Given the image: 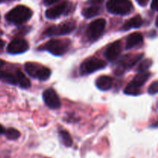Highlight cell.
Listing matches in <instances>:
<instances>
[{"mask_svg": "<svg viewBox=\"0 0 158 158\" xmlns=\"http://www.w3.org/2000/svg\"><path fill=\"white\" fill-rule=\"evenodd\" d=\"M32 15V12L30 9L25 6H17L6 14V19L9 23L20 25L28 21Z\"/></svg>", "mask_w": 158, "mask_h": 158, "instance_id": "1", "label": "cell"}, {"mask_svg": "<svg viewBox=\"0 0 158 158\" xmlns=\"http://www.w3.org/2000/svg\"><path fill=\"white\" fill-rule=\"evenodd\" d=\"M70 44L69 40H52L40 46V49L48 51L52 55L63 56L69 50Z\"/></svg>", "mask_w": 158, "mask_h": 158, "instance_id": "2", "label": "cell"}, {"mask_svg": "<svg viewBox=\"0 0 158 158\" xmlns=\"http://www.w3.org/2000/svg\"><path fill=\"white\" fill-rule=\"evenodd\" d=\"M106 9L110 13L115 15H127L131 12L133 5L130 0H109Z\"/></svg>", "mask_w": 158, "mask_h": 158, "instance_id": "3", "label": "cell"}, {"mask_svg": "<svg viewBox=\"0 0 158 158\" xmlns=\"http://www.w3.org/2000/svg\"><path fill=\"white\" fill-rule=\"evenodd\" d=\"M151 77V73L148 72L139 73L134 80L125 88L124 93L128 95H138L140 94V88L143 86Z\"/></svg>", "mask_w": 158, "mask_h": 158, "instance_id": "4", "label": "cell"}, {"mask_svg": "<svg viewBox=\"0 0 158 158\" xmlns=\"http://www.w3.org/2000/svg\"><path fill=\"white\" fill-rule=\"evenodd\" d=\"M143 57V53L135 54V55H126L120 60L118 64L117 65V67L115 69V73L117 75L120 76L121 74L124 73V72L127 69L132 68L134 65L137 64L140 60Z\"/></svg>", "mask_w": 158, "mask_h": 158, "instance_id": "5", "label": "cell"}, {"mask_svg": "<svg viewBox=\"0 0 158 158\" xmlns=\"http://www.w3.org/2000/svg\"><path fill=\"white\" fill-rule=\"evenodd\" d=\"M76 28L75 21L69 20V21L64 22L58 26H53L46 29L45 31V35L48 36H52V35H63L69 34L72 32Z\"/></svg>", "mask_w": 158, "mask_h": 158, "instance_id": "6", "label": "cell"}, {"mask_svg": "<svg viewBox=\"0 0 158 158\" xmlns=\"http://www.w3.org/2000/svg\"><path fill=\"white\" fill-rule=\"evenodd\" d=\"M106 66V63L103 60H100L95 57H91V58L87 59L80 66V73L81 74H89L95 71L99 70L105 68Z\"/></svg>", "mask_w": 158, "mask_h": 158, "instance_id": "7", "label": "cell"}, {"mask_svg": "<svg viewBox=\"0 0 158 158\" xmlns=\"http://www.w3.org/2000/svg\"><path fill=\"white\" fill-rule=\"evenodd\" d=\"M106 20L103 19H98L93 21L86 29V35L89 40H97L104 31L106 27Z\"/></svg>", "mask_w": 158, "mask_h": 158, "instance_id": "8", "label": "cell"}, {"mask_svg": "<svg viewBox=\"0 0 158 158\" xmlns=\"http://www.w3.org/2000/svg\"><path fill=\"white\" fill-rule=\"evenodd\" d=\"M43 98L46 106L50 109L56 110L61 106V102L58 94L52 88H49L43 92Z\"/></svg>", "mask_w": 158, "mask_h": 158, "instance_id": "9", "label": "cell"}, {"mask_svg": "<svg viewBox=\"0 0 158 158\" xmlns=\"http://www.w3.org/2000/svg\"><path fill=\"white\" fill-rule=\"evenodd\" d=\"M29 49V44L23 39H15L10 42L7 46V52L10 54H20L26 52Z\"/></svg>", "mask_w": 158, "mask_h": 158, "instance_id": "10", "label": "cell"}, {"mask_svg": "<svg viewBox=\"0 0 158 158\" xmlns=\"http://www.w3.org/2000/svg\"><path fill=\"white\" fill-rule=\"evenodd\" d=\"M122 51V45L120 41H116L108 46L105 51V56L109 61H114L120 55Z\"/></svg>", "mask_w": 158, "mask_h": 158, "instance_id": "11", "label": "cell"}, {"mask_svg": "<svg viewBox=\"0 0 158 158\" xmlns=\"http://www.w3.org/2000/svg\"><path fill=\"white\" fill-rule=\"evenodd\" d=\"M68 6L69 5H68L67 2H63L60 3V4L51 8V9H47L46 11V18L50 19H56L57 17H59L66 12V10L68 8Z\"/></svg>", "mask_w": 158, "mask_h": 158, "instance_id": "12", "label": "cell"}, {"mask_svg": "<svg viewBox=\"0 0 158 158\" xmlns=\"http://www.w3.org/2000/svg\"><path fill=\"white\" fill-rule=\"evenodd\" d=\"M143 35L140 32H134L129 35V36L127 39L126 49H130L135 46H139L143 43Z\"/></svg>", "mask_w": 158, "mask_h": 158, "instance_id": "13", "label": "cell"}, {"mask_svg": "<svg viewBox=\"0 0 158 158\" xmlns=\"http://www.w3.org/2000/svg\"><path fill=\"white\" fill-rule=\"evenodd\" d=\"M113 83H114V80L112 77H108V76H101L96 81V86L100 90L106 91L111 89L113 86Z\"/></svg>", "mask_w": 158, "mask_h": 158, "instance_id": "14", "label": "cell"}, {"mask_svg": "<svg viewBox=\"0 0 158 158\" xmlns=\"http://www.w3.org/2000/svg\"><path fill=\"white\" fill-rule=\"evenodd\" d=\"M143 21L142 19L141 16L137 15L131 18L128 21H127L123 24V26H122V29L123 30H129V29H132V28H139L143 25Z\"/></svg>", "mask_w": 158, "mask_h": 158, "instance_id": "15", "label": "cell"}, {"mask_svg": "<svg viewBox=\"0 0 158 158\" xmlns=\"http://www.w3.org/2000/svg\"><path fill=\"white\" fill-rule=\"evenodd\" d=\"M51 75V70L46 66H39L35 73V78H38L40 80H46L49 78Z\"/></svg>", "mask_w": 158, "mask_h": 158, "instance_id": "16", "label": "cell"}, {"mask_svg": "<svg viewBox=\"0 0 158 158\" xmlns=\"http://www.w3.org/2000/svg\"><path fill=\"white\" fill-rule=\"evenodd\" d=\"M15 76H16L17 78V83H19V85L22 88L26 89V88L30 87V80L25 76V74L23 73H22L20 70H18Z\"/></svg>", "mask_w": 158, "mask_h": 158, "instance_id": "17", "label": "cell"}, {"mask_svg": "<svg viewBox=\"0 0 158 158\" xmlns=\"http://www.w3.org/2000/svg\"><path fill=\"white\" fill-rule=\"evenodd\" d=\"M100 8L97 6H93L90 7L86 8L83 10V15L86 18L89 19L92 17L95 16V15H98L100 13Z\"/></svg>", "mask_w": 158, "mask_h": 158, "instance_id": "18", "label": "cell"}, {"mask_svg": "<svg viewBox=\"0 0 158 158\" xmlns=\"http://www.w3.org/2000/svg\"><path fill=\"white\" fill-rule=\"evenodd\" d=\"M60 137L62 142L66 147H71L73 144V140L70 134L66 131H61L60 132Z\"/></svg>", "mask_w": 158, "mask_h": 158, "instance_id": "19", "label": "cell"}, {"mask_svg": "<svg viewBox=\"0 0 158 158\" xmlns=\"http://www.w3.org/2000/svg\"><path fill=\"white\" fill-rule=\"evenodd\" d=\"M39 66H39L38 64H36V63L28 62V63H26V64H25V69H26V73H27L29 76H31L32 77H35Z\"/></svg>", "mask_w": 158, "mask_h": 158, "instance_id": "20", "label": "cell"}, {"mask_svg": "<svg viewBox=\"0 0 158 158\" xmlns=\"http://www.w3.org/2000/svg\"><path fill=\"white\" fill-rule=\"evenodd\" d=\"M4 134L7 137V139L10 140H17L20 137L19 131H17L16 129H14V128H9V129L6 130Z\"/></svg>", "mask_w": 158, "mask_h": 158, "instance_id": "21", "label": "cell"}, {"mask_svg": "<svg viewBox=\"0 0 158 158\" xmlns=\"http://www.w3.org/2000/svg\"><path fill=\"white\" fill-rule=\"evenodd\" d=\"M152 63H153V61L151 60H150V59L143 60V61H142L141 63L139 64L138 67H137V71L138 73L146 72V71L148 70L150 67H151V66L152 65Z\"/></svg>", "mask_w": 158, "mask_h": 158, "instance_id": "22", "label": "cell"}, {"mask_svg": "<svg viewBox=\"0 0 158 158\" xmlns=\"http://www.w3.org/2000/svg\"><path fill=\"white\" fill-rule=\"evenodd\" d=\"M2 80L3 81L6 82V83H9V84H12V85L17 84L16 76L14 75V74L12 73H10L5 72L4 76H3Z\"/></svg>", "mask_w": 158, "mask_h": 158, "instance_id": "23", "label": "cell"}, {"mask_svg": "<svg viewBox=\"0 0 158 158\" xmlns=\"http://www.w3.org/2000/svg\"><path fill=\"white\" fill-rule=\"evenodd\" d=\"M157 81H154V83H152L151 84V86L148 88V93L151 95H154V94H156L157 93V86H158Z\"/></svg>", "mask_w": 158, "mask_h": 158, "instance_id": "24", "label": "cell"}, {"mask_svg": "<svg viewBox=\"0 0 158 158\" xmlns=\"http://www.w3.org/2000/svg\"><path fill=\"white\" fill-rule=\"evenodd\" d=\"M103 1H104V0H89L88 2L94 5V6H97V5H100L101 4V3H103Z\"/></svg>", "mask_w": 158, "mask_h": 158, "instance_id": "25", "label": "cell"}, {"mask_svg": "<svg viewBox=\"0 0 158 158\" xmlns=\"http://www.w3.org/2000/svg\"><path fill=\"white\" fill-rule=\"evenodd\" d=\"M151 9L154 11L157 10V0H152V2H151Z\"/></svg>", "mask_w": 158, "mask_h": 158, "instance_id": "26", "label": "cell"}, {"mask_svg": "<svg viewBox=\"0 0 158 158\" xmlns=\"http://www.w3.org/2000/svg\"><path fill=\"white\" fill-rule=\"evenodd\" d=\"M137 3L140 5V6H147V4L148 3L149 0H137Z\"/></svg>", "mask_w": 158, "mask_h": 158, "instance_id": "27", "label": "cell"}, {"mask_svg": "<svg viewBox=\"0 0 158 158\" xmlns=\"http://www.w3.org/2000/svg\"><path fill=\"white\" fill-rule=\"evenodd\" d=\"M59 0H44V3L46 5V6H49V5H52L53 3L56 2Z\"/></svg>", "mask_w": 158, "mask_h": 158, "instance_id": "28", "label": "cell"}, {"mask_svg": "<svg viewBox=\"0 0 158 158\" xmlns=\"http://www.w3.org/2000/svg\"><path fill=\"white\" fill-rule=\"evenodd\" d=\"M4 46H5V42L3 41V40H0V50L2 49V48L4 47Z\"/></svg>", "mask_w": 158, "mask_h": 158, "instance_id": "29", "label": "cell"}, {"mask_svg": "<svg viewBox=\"0 0 158 158\" xmlns=\"http://www.w3.org/2000/svg\"><path fill=\"white\" fill-rule=\"evenodd\" d=\"M5 131H6V129L0 124V134H4Z\"/></svg>", "mask_w": 158, "mask_h": 158, "instance_id": "30", "label": "cell"}, {"mask_svg": "<svg viewBox=\"0 0 158 158\" xmlns=\"http://www.w3.org/2000/svg\"><path fill=\"white\" fill-rule=\"evenodd\" d=\"M4 73H5V71L0 70V80H2V79L3 76H4Z\"/></svg>", "mask_w": 158, "mask_h": 158, "instance_id": "31", "label": "cell"}, {"mask_svg": "<svg viewBox=\"0 0 158 158\" xmlns=\"http://www.w3.org/2000/svg\"><path fill=\"white\" fill-rule=\"evenodd\" d=\"M4 64H5V61L0 60V67H2V66Z\"/></svg>", "mask_w": 158, "mask_h": 158, "instance_id": "32", "label": "cell"}, {"mask_svg": "<svg viewBox=\"0 0 158 158\" xmlns=\"http://www.w3.org/2000/svg\"><path fill=\"white\" fill-rule=\"evenodd\" d=\"M4 1V0H0V2H3Z\"/></svg>", "mask_w": 158, "mask_h": 158, "instance_id": "33", "label": "cell"}, {"mask_svg": "<svg viewBox=\"0 0 158 158\" xmlns=\"http://www.w3.org/2000/svg\"><path fill=\"white\" fill-rule=\"evenodd\" d=\"M46 158H47V157H46Z\"/></svg>", "mask_w": 158, "mask_h": 158, "instance_id": "34", "label": "cell"}]
</instances>
